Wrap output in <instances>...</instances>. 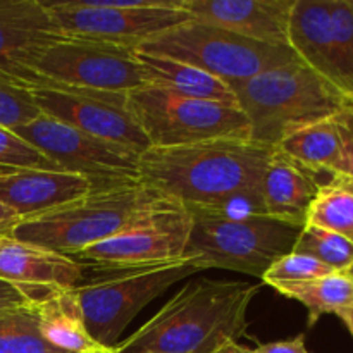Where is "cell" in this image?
I'll return each mask as SVG.
<instances>
[{
  "label": "cell",
  "instance_id": "484cf974",
  "mask_svg": "<svg viewBox=\"0 0 353 353\" xmlns=\"http://www.w3.org/2000/svg\"><path fill=\"white\" fill-rule=\"evenodd\" d=\"M0 353H68L52 347L40 333L34 303L0 314Z\"/></svg>",
  "mask_w": 353,
  "mask_h": 353
},
{
  "label": "cell",
  "instance_id": "e0dca14e",
  "mask_svg": "<svg viewBox=\"0 0 353 353\" xmlns=\"http://www.w3.org/2000/svg\"><path fill=\"white\" fill-rule=\"evenodd\" d=\"M64 37L40 0H0V81L33 48Z\"/></svg>",
  "mask_w": 353,
  "mask_h": 353
},
{
  "label": "cell",
  "instance_id": "6da1fadb",
  "mask_svg": "<svg viewBox=\"0 0 353 353\" xmlns=\"http://www.w3.org/2000/svg\"><path fill=\"white\" fill-rule=\"evenodd\" d=\"M274 148L221 138L183 147H150L138 159V178L186 209L265 214L261 186Z\"/></svg>",
  "mask_w": 353,
  "mask_h": 353
},
{
  "label": "cell",
  "instance_id": "7a4b0ae2",
  "mask_svg": "<svg viewBox=\"0 0 353 353\" xmlns=\"http://www.w3.org/2000/svg\"><path fill=\"white\" fill-rule=\"evenodd\" d=\"M261 286L199 278L188 281L150 321L112 348L116 353H214L247 331Z\"/></svg>",
  "mask_w": 353,
  "mask_h": 353
},
{
  "label": "cell",
  "instance_id": "836d02e7",
  "mask_svg": "<svg viewBox=\"0 0 353 353\" xmlns=\"http://www.w3.org/2000/svg\"><path fill=\"white\" fill-rule=\"evenodd\" d=\"M19 221L21 217L14 210H10L9 207L0 203V234H10V231L14 230V226Z\"/></svg>",
  "mask_w": 353,
  "mask_h": 353
},
{
  "label": "cell",
  "instance_id": "9c48e42d",
  "mask_svg": "<svg viewBox=\"0 0 353 353\" xmlns=\"http://www.w3.org/2000/svg\"><path fill=\"white\" fill-rule=\"evenodd\" d=\"M128 109L150 147L171 148L250 137L248 121L238 105L190 99L159 86L145 85L128 93Z\"/></svg>",
  "mask_w": 353,
  "mask_h": 353
},
{
  "label": "cell",
  "instance_id": "9a60e30c",
  "mask_svg": "<svg viewBox=\"0 0 353 353\" xmlns=\"http://www.w3.org/2000/svg\"><path fill=\"white\" fill-rule=\"evenodd\" d=\"M295 0H181L192 19L272 47H288Z\"/></svg>",
  "mask_w": 353,
  "mask_h": 353
},
{
  "label": "cell",
  "instance_id": "4dcf8cb0",
  "mask_svg": "<svg viewBox=\"0 0 353 353\" xmlns=\"http://www.w3.org/2000/svg\"><path fill=\"white\" fill-rule=\"evenodd\" d=\"M338 121L343 133V161H341L340 171L334 174L353 178V103L347 102V105L338 112Z\"/></svg>",
  "mask_w": 353,
  "mask_h": 353
},
{
  "label": "cell",
  "instance_id": "83f0119b",
  "mask_svg": "<svg viewBox=\"0 0 353 353\" xmlns=\"http://www.w3.org/2000/svg\"><path fill=\"white\" fill-rule=\"evenodd\" d=\"M24 169L62 171L34 145L21 138L12 130L0 126V171H24Z\"/></svg>",
  "mask_w": 353,
  "mask_h": 353
},
{
  "label": "cell",
  "instance_id": "7c38bea8",
  "mask_svg": "<svg viewBox=\"0 0 353 353\" xmlns=\"http://www.w3.org/2000/svg\"><path fill=\"white\" fill-rule=\"evenodd\" d=\"M30 92L45 116L62 121L92 137L123 145L138 154L150 148V141L128 109V93L69 86L34 88Z\"/></svg>",
  "mask_w": 353,
  "mask_h": 353
},
{
  "label": "cell",
  "instance_id": "3957f363",
  "mask_svg": "<svg viewBox=\"0 0 353 353\" xmlns=\"http://www.w3.org/2000/svg\"><path fill=\"white\" fill-rule=\"evenodd\" d=\"M178 205L141 181L105 190L21 219L10 231L17 240L71 257L92 245L141 226Z\"/></svg>",
  "mask_w": 353,
  "mask_h": 353
},
{
  "label": "cell",
  "instance_id": "ba28073f",
  "mask_svg": "<svg viewBox=\"0 0 353 353\" xmlns=\"http://www.w3.org/2000/svg\"><path fill=\"white\" fill-rule=\"evenodd\" d=\"M137 50L186 62L234 88L271 68L296 61L290 47L248 40L214 24L190 19L152 38Z\"/></svg>",
  "mask_w": 353,
  "mask_h": 353
},
{
  "label": "cell",
  "instance_id": "d6a6232c",
  "mask_svg": "<svg viewBox=\"0 0 353 353\" xmlns=\"http://www.w3.org/2000/svg\"><path fill=\"white\" fill-rule=\"evenodd\" d=\"M254 350L255 353H309L303 334H299V336L292 338V340L271 341V343L259 345Z\"/></svg>",
  "mask_w": 353,
  "mask_h": 353
},
{
  "label": "cell",
  "instance_id": "d4e9b609",
  "mask_svg": "<svg viewBox=\"0 0 353 353\" xmlns=\"http://www.w3.org/2000/svg\"><path fill=\"white\" fill-rule=\"evenodd\" d=\"M305 224L333 231L353 241V193L331 183L321 185L307 209Z\"/></svg>",
  "mask_w": 353,
  "mask_h": 353
},
{
  "label": "cell",
  "instance_id": "d6986e66",
  "mask_svg": "<svg viewBox=\"0 0 353 353\" xmlns=\"http://www.w3.org/2000/svg\"><path fill=\"white\" fill-rule=\"evenodd\" d=\"M288 47L303 64L336 88L331 62L330 0H295L290 16Z\"/></svg>",
  "mask_w": 353,
  "mask_h": 353
},
{
  "label": "cell",
  "instance_id": "ffe728a7",
  "mask_svg": "<svg viewBox=\"0 0 353 353\" xmlns=\"http://www.w3.org/2000/svg\"><path fill=\"white\" fill-rule=\"evenodd\" d=\"M134 57L143 72L145 85L165 88L190 99L238 105L236 95L230 85L195 65L140 50H134Z\"/></svg>",
  "mask_w": 353,
  "mask_h": 353
},
{
  "label": "cell",
  "instance_id": "8fae6325",
  "mask_svg": "<svg viewBox=\"0 0 353 353\" xmlns=\"http://www.w3.org/2000/svg\"><path fill=\"white\" fill-rule=\"evenodd\" d=\"M12 131L43 152L59 169L90 179L93 190L140 181L138 152L83 133L50 116L41 114Z\"/></svg>",
  "mask_w": 353,
  "mask_h": 353
},
{
  "label": "cell",
  "instance_id": "44dd1931",
  "mask_svg": "<svg viewBox=\"0 0 353 353\" xmlns=\"http://www.w3.org/2000/svg\"><path fill=\"white\" fill-rule=\"evenodd\" d=\"M40 333L47 343L68 353H102V348L88 334L78 299L71 290L48 293L34 302Z\"/></svg>",
  "mask_w": 353,
  "mask_h": 353
},
{
  "label": "cell",
  "instance_id": "8992f818",
  "mask_svg": "<svg viewBox=\"0 0 353 353\" xmlns=\"http://www.w3.org/2000/svg\"><path fill=\"white\" fill-rule=\"evenodd\" d=\"M3 81L28 90L69 86L110 93L145 86L134 48L71 37L33 48Z\"/></svg>",
  "mask_w": 353,
  "mask_h": 353
},
{
  "label": "cell",
  "instance_id": "1f68e13d",
  "mask_svg": "<svg viewBox=\"0 0 353 353\" xmlns=\"http://www.w3.org/2000/svg\"><path fill=\"white\" fill-rule=\"evenodd\" d=\"M33 300L9 283L0 281V314L33 305Z\"/></svg>",
  "mask_w": 353,
  "mask_h": 353
},
{
  "label": "cell",
  "instance_id": "d590c367",
  "mask_svg": "<svg viewBox=\"0 0 353 353\" xmlns=\"http://www.w3.org/2000/svg\"><path fill=\"white\" fill-rule=\"evenodd\" d=\"M214 353H255V350L254 348L241 347V345H238L236 341H230V343L223 345L219 350H216Z\"/></svg>",
  "mask_w": 353,
  "mask_h": 353
},
{
  "label": "cell",
  "instance_id": "5bb4252c",
  "mask_svg": "<svg viewBox=\"0 0 353 353\" xmlns=\"http://www.w3.org/2000/svg\"><path fill=\"white\" fill-rule=\"evenodd\" d=\"M83 278L81 264L71 257L0 234V281L16 286L33 302L59 290L76 288Z\"/></svg>",
  "mask_w": 353,
  "mask_h": 353
},
{
  "label": "cell",
  "instance_id": "b9f144b4",
  "mask_svg": "<svg viewBox=\"0 0 353 353\" xmlns=\"http://www.w3.org/2000/svg\"><path fill=\"white\" fill-rule=\"evenodd\" d=\"M112 353H114V350H112Z\"/></svg>",
  "mask_w": 353,
  "mask_h": 353
},
{
  "label": "cell",
  "instance_id": "f546056e",
  "mask_svg": "<svg viewBox=\"0 0 353 353\" xmlns=\"http://www.w3.org/2000/svg\"><path fill=\"white\" fill-rule=\"evenodd\" d=\"M41 116L28 88L0 81V126L16 130Z\"/></svg>",
  "mask_w": 353,
  "mask_h": 353
},
{
  "label": "cell",
  "instance_id": "ac0fdd59",
  "mask_svg": "<svg viewBox=\"0 0 353 353\" xmlns=\"http://www.w3.org/2000/svg\"><path fill=\"white\" fill-rule=\"evenodd\" d=\"M316 176L274 148L262 176L264 212L285 223L305 226L307 209L321 188Z\"/></svg>",
  "mask_w": 353,
  "mask_h": 353
},
{
  "label": "cell",
  "instance_id": "5b68a950",
  "mask_svg": "<svg viewBox=\"0 0 353 353\" xmlns=\"http://www.w3.org/2000/svg\"><path fill=\"white\" fill-rule=\"evenodd\" d=\"M186 210L192 224L183 259L199 271L228 269L262 279L278 259L293 250L302 231L268 214L234 216L216 209Z\"/></svg>",
  "mask_w": 353,
  "mask_h": 353
},
{
  "label": "cell",
  "instance_id": "52a82bcc",
  "mask_svg": "<svg viewBox=\"0 0 353 353\" xmlns=\"http://www.w3.org/2000/svg\"><path fill=\"white\" fill-rule=\"evenodd\" d=\"M72 288L86 331L102 348L112 350L134 317L181 279L200 272L185 259L168 264L95 271Z\"/></svg>",
  "mask_w": 353,
  "mask_h": 353
},
{
  "label": "cell",
  "instance_id": "2e32d148",
  "mask_svg": "<svg viewBox=\"0 0 353 353\" xmlns=\"http://www.w3.org/2000/svg\"><path fill=\"white\" fill-rule=\"evenodd\" d=\"M93 185L85 176L65 171H0V203L21 219L38 216L88 195Z\"/></svg>",
  "mask_w": 353,
  "mask_h": 353
},
{
  "label": "cell",
  "instance_id": "7402d4cb",
  "mask_svg": "<svg viewBox=\"0 0 353 353\" xmlns=\"http://www.w3.org/2000/svg\"><path fill=\"white\" fill-rule=\"evenodd\" d=\"M274 148L316 174L321 171L334 174L343 161V133L338 114L290 131Z\"/></svg>",
  "mask_w": 353,
  "mask_h": 353
},
{
  "label": "cell",
  "instance_id": "cb8c5ba5",
  "mask_svg": "<svg viewBox=\"0 0 353 353\" xmlns=\"http://www.w3.org/2000/svg\"><path fill=\"white\" fill-rule=\"evenodd\" d=\"M334 86L353 103V0H330Z\"/></svg>",
  "mask_w": 353,
  "mask_h": 353
},
{
  "label": "cell",
  "instance_id": "ab89813d",
  "mask_svg": "<svg viewBox=\"0 0 353 353\" xmlns=\"http://www.w3.org/2000/svg\"><path fill=\"white\" fill-rule=\"evenodd\" d=\"M348 274H352V276H353V271H352V272H348Z\"/></svg>",
  "mask_w": 353,
  "mask_h": 353
},
{
  "label": "cell",
  "instance_id": "4fadbf2b",
  "mask_svg": "<svg viewBox=\"0 0 353 353\" xmlns=\"http://www.w3.org/2000/svg\"><path fill=\"white\" fill-rule=\"evenodd\" d=\"M190 224L192 219L188 210L178 203L150 223L92 245L71 255V259L81 264L83 271L126 269L181 261Z\"/></svg>",
  "mask_w": 353,
  "mask_h": 353
},
{
  "label": "cell",
  "instance_id": "e575fe53",
  "mask_svg": "<svg viewBox=\"0 0 353 353\" xmlns=\"http://www.w3.org/2000/svg\"><path fill=\"white\" fill-rule=\"evenodd\" d=\"M327 183H331V185L340 186V188H343V190H347V192L353 193V178H350V176L331 174V179Z\"/></svg>",
  "mask_w": 353,
  "mask_h": 353
},
{
  "label": "cell",
  "instance_id": "60d3db41",
  "mask_svg": "<svg viewBox=\"0 0 353 353\" xmlns=\"http://www.w3.org/2000/svg\"><path fill=\"white\" fill-rule=\"evenodd\" d=\"M350 276H352V274H350ZM352 278H353V276H352Z\"/></svg>",
  "mask_w": 353,
  "mask_h": 353
},
{
  "label": "cell",
  "instance_id": "30bf717a",
  "mask_svg": "<svg viewBox=\"0 0 353 353\" xmlns=\"http://www.w3.org/2000/svg\"><path fill=\"white\" fill-rule=\"evenodd\" d=\"M64 37L140 48L152 38L190 21L181 0L45 2Z\"/></svg>",
  "mask_w": 353,
  "mask_h": 353
},
{
  "label": "cell",
  "instance_id": "8d00e7d4",
  "mask_svg": "<svg viewBox=\"0 0 353 353\" xmlns=\"http://www.w3.org/2000/svg\"><path fill=\"white\" fill-rule=\"evenodd\" d=\"M336 316L343 321V324L347 326V330L350 331V334L353 336V307H347V309L340 310Z\"/></svg>",
  "mask_w": 353,
  "mask_h": 353
},
{
  "label": "cell",
  "instance_id": "4316f807",
  "mask_svg": "<svg viewBox=\"0 0 353 353\" xmlns=\"http://www.w3.org/2000/svg\"><path fill=\"white\" fill-rule=\"evenodd\" d=\"M292 252L309 255L334 272L353 271V241L333 231L305 224Z\"/></svg>",
  "mask_w": 353,
  "mask_h": 353
},
{
  "label": "cell",
  "instance_id": "f1b7e54d",
  "mask_svg": "<svg viewBox=\"0 0 353 353\" xmlns=\"http://www.w3.org/2000/svg\"><path fill=\"white\" fill-rule=\"evenodd\" d=\"M333 272L334 271H331L330 268H326V265L321 264L316 259L309 257V255L290 252V254L278 259L265 271V274L262 276V281L271 286L278 285V283L307 281V279H316L321 278V276L333 274Z\"/></svg>",
  "mask_w": 353,
  "mask_h": 353
},
{
  "label": "cell",
  "instance_id": "74e56055",
  "mask_svg": "<svg viewBox=\"0 0 353 353\" xmlns=\"http://www.w3.org/2000/svg\"><path fill=\"white\" fill-rule=\"evenodd\" d=\"M116 353V352H114ZM138 353H161V352H138Z\"/></svg>",
  "mask_w": 353,
  "mask_h": 353
},
{
  "label": "cell",
  "instance_id": "f35d334b",
  "mask_svg": "<svg viewBox=\"0 0 353 353\" xmlns=\"http://www.w3.org/2000/svg\"><path fill=\"white\" fill-rule=\"evenodd\" d=\"M102 353H112V350H107V352H102Z\"/></svg>",
  "mask_w": 353,
  "mask_h": 353
},
{
  "label": "cell",
  "instance_id": "603a6c76",
  "mask_svg": "<svg viewBox=\"0 0 353 353\" xmlns=\"http://www.w3.org/2000/svg\"><path fill=\"white\" fill-rule=\"evenodd\" d=\"M271 288L305 307L309 327L326 314H338L347 307H353V278L348 272H333L307 281L278 283L271 285Z\"/></svg>",
  "mask_w": 353,
  "mask_h": 353
},
{
  "label": "cell",
  "instance_id": "277c9868",
  "mask_svg": "<svg viewBox=\"0 0 353 353\" xmlns=\"http://www.w3.org/2000/svg\"><path fill=\"white\" fill-rule=\"evenodd\" d=\"M233 92L248 121V140L271 148L290 131L336 116L347 105V99L300 59L268 69Z\"/></svg>",
  "mask_w": 353,
  "mask_h": 353
}]
</instances>
